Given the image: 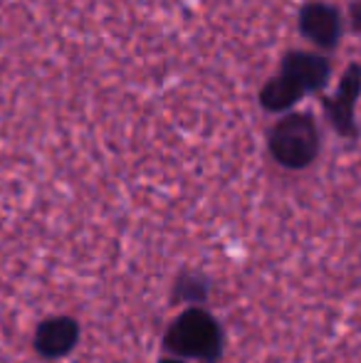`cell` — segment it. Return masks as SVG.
<instances>
[{
    "label": "cell",
    "mask_w": 361,
    "mask_h": 363,
    "mask_svg": "<svg viewBox=\"0 0 361 363\" xmlns=\"http://www.w3.org/2000/svg\"><path fill=\"white\" fill-rule=\"evenodd\" d=\"M272 153L284 166H307L317 153V131L312 121L302 116L284 119L272 134Z\"/></svg>",
    "instance_id": "obj_1"
},
{
    "label": "cell",
    "mask_w": 361,
    "mask_h": 363,
    "mask_svg": "<svg viewBox=\"0 0 361 363\" xmlns=\"http://www.w3.org/2000/svg\"><path fill=\"white\" fill-rule=\"evenodd\" d=\"M299 91L302 89H299L287 74H282L265 86V91H262V104H265L267 109H284V106H289L297 99Z\"/></svg>",
    "instance_id": "obj_6"
},
{
    "label": "cell",
    "mask_w": 361,
    "mask_h": 363,
    "mask_svg": "<svg viewBox=\"0 0 361 363\" xmlns=\"http://www.w3.org/2000/svg\"><path fill=\"white\" fill-rule=\"evenodd\" d=\"M337 15L332 13L324 5H312V8L304 10L302 15V30L309 35L312 40H317L319 45H329L337 38Z\"/></svg>",
    "instance_id": "obj_5"
},
{
    "label": "cell",
    "mask_w": 361,
    "mask_h": 363,
    "mask_svg": "<svg viewBox=\"0 0 361 363\" xmlns=\"http://www.w3.org/2000/svg\"><path fill=\"white\" fill-rule=\"evenodd\" d=\"M284 74L299 86V89H309V86H317L327 77V65L324 60L314 57V55H294L284 65Z\"/></svg>",
    "instance_id": "obj_4"
},
{
    "label": "cell",
    "mask_w": 361,
    "mask_h": 363,
    "mask_svg": "<svg viewBox=\"0 0 361 363\" xmlns=\"http://www.w3.org/2000/svg\"><path fill=\"white\" fill-rule=\"evenodd\" d=\"M77 341V324L67 316H55V319L45 321L35 334V349L43 356L57 359V356L67 354Z\"/></svg>",
    "instance_id": "obj_3"
},
{
    "label": "cell",
    "mask_w": 361,
    "mask_h": 363,
    "mask_svg": "<svg viewBox=\"0 0 361 363\" xmlns=\"http://www.w3.org/2000/svg\"><path fill=\"white\" fill-rule=\"evenodd\" d=\"M169 346L186 356H211L218 346L216 324L201 311H188L171 329Z\"/></svg>",
    "instance_id": "obj_2"
}]
</instances>
